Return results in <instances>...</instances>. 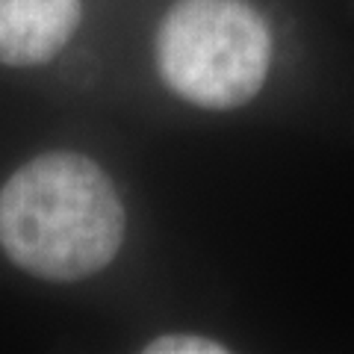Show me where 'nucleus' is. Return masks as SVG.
<instances>
[{
	"mask_svg": "<svg viewBox=\"0 0 354 354\" xmlns=\"http://www.w3.org/2000/svg\"><path fill=\"white\" fill-rule=\"evenodd\" d=\"M80 0H0V62L39 65L68 44Z\"/></svg>",
	"mask_w": 354,
	"mask_h": 354,
	"instance_id": "obj_3",
	"label": "nucleus"
},
{
	"mask_svg": "<svg viewBox=\"0 0 354 354\" xmlns=\"http://www.w3.org/2000/svg\"><path fill=\"white\" fill-rule=\"evenodd\" d=\"M272 36L245 0H177L157 36L162 80L207 109L251 101L269 71Z\"/></svg>",
	"mask_w": 354,
	"mask_h": 354,
	"instance_id": "obj_2",
	"label": "nucleus"
},
{
	"mask_svg": "<svg viewBox=\"0 0 354 354\" xmlns=\"http://www.w3.org/2000/svg\"><path fill=\"white\" fill-rule=\"evenodd\" d=\"M145 351H148V354H225L227 348L218 346L216 339H207V337L169 334V337L153 339Z\"/></svg>",
	"mask_w": 354,
	"mask_h": 354,
	"instance_id": "obj_4",
	"label": "nucleus"
},
{
	"mask_svg": "<svg viewBox=\"0 0 354 354\" xmlns=\"http://www.w3.org/2000/svg\"><path fill=\"white\" fill-rule=\"evenodd\" d=\"M124 239V207L109 177L80 153L30 160L0 192V245L44 281L101 272Z\"/></svg>",
	"mask_w": 354,
	"mask_h": 354,
	"instance_id": "obj_1",
	"label": "nucleus"
}]
</instances>
